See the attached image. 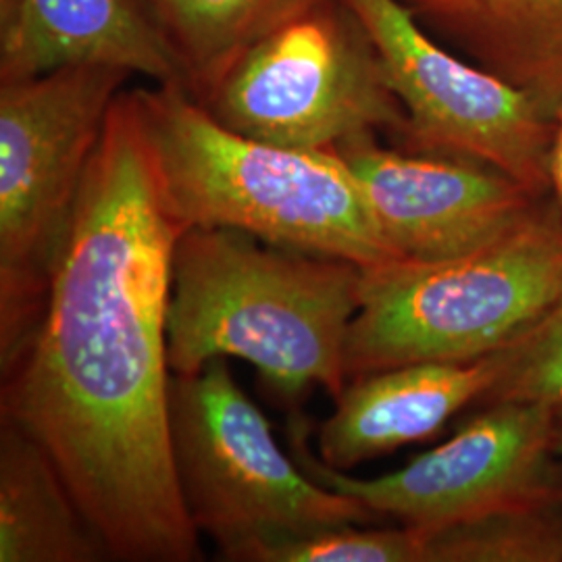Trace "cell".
I'll return each instance as SVG.
<instances>
[{"label": "cell", "mask_w": 562, "mask_h": 562, "mask_svg": "<svg viewBox=\"0 0 562 562\" xmlns=\"http://www.w3.org/2000/svg\"><path fill=\"white\" fill-rule=\"evenodd\" d=\"M180 65L190 97L306 0H136Z\"/></svg>", "instance_id": "9a60e30c"}, {"label": "cell", "mask_w": 562, "mask_h": 562, "mask_svg": "<svg viewBox=\"0 0 562 562\" xmlns=\"http://www.w3.org/2000/svg\"><path fill=\"white\" fill-rule=\"evenodd\" d=\"M373 42L422 153L482 162L533 194L550 190L557 121L496 74L454 57L404 0H344Z\"/></svg>", "instance_id": "9c48e42d"}, {"label": "cell", "mask_w": 562, "mask_h": 562, "mask_svg": "<svg viewBox=\"0 0 562 562\" xmlns=\"http://www.w3.org/2000/svg\"><path fill=\"white\" fill-rule=\"evenodd\" d=\"M498 375V352L469 362H406L359 375L344 387L336 411L319 429V457L348 471L429 440L462 408L483 402Z\"/></svg>", "instance_id": "8fae6325"}, {"label": "cell", "mask_w": 562, "mask_h": 562, "mask_svg": "<svg viewBox=\"0 0 562 562\" xmlns=\"http://www.w3.org/2000/svg\"><path fill=\"white\" fill-rule=\"evenodd\" d=\"M362 267L229 227H186L173 244L167 313L171 375L213 359L250 362L280 398L346 387V340Z\"/></svg>", "instance_id": "7a4b0ae2"}, {"label": "cell", "mask_w": 562, "mask_h": 562, "mask_svg": "<svg viewBox=\"0 0 562 562\" xmlns=\"http://www.w3.org/2000/svg\"><path fill=\"white\" fill-rule=\"evenodd\" d=\"M127 78L117 67L67 65L0 81V362L41 319L81 181Z\"/></svg>", "instance_id": "5b68a950"}, {"label": "cell", "mask_w": 562, "mask_h": 562, "mask_svg": "<svg viewBox=\"0 0 562 562\" xmlns=\"http://www.w3.org/2000/svg\"><path fill=\"white\" fill-rule=\"evenodd\" d=\"M557 411L531 402H485L446 442L398 471L355 477L322 461L308 446V423L290 419V454L329 490L364 504L378 517L438 529L485 515L559 501L552 482Z\"/></svg>", "instance_id": "ba28073f"}, {"label": "cell", "mask_w": 562, "mask_h": 562, "mask_svg": "<svg viewBox=\"0 0 562 562\" xmlns=\"http://www.w3.org/2000/svg\"><path fill=\"white\" fill-rule=\"evenodd\" d=\"M552 506L422 529L425 562H562V521Z\"/></svg>", "instance_id": "2e32d148"}, {"label": "cell", "mask_w": 562, "mask_h": 562, "mask_svg": "<svg viewBox=\"0 0 562 562\" xmlns=\"http://www.w3.org/2000/svg\"><path fill=\"white\" fill-rule=\"evenodd\" d=\"M240 562H425V542L411 525H341L250 548Z\"/></svg>", "instance_id": "e0dca14e"}, {"label": "cell", "mask_w": 562, "mask_h": 562, "mask_svg": "<svg viewBox=\"0 0 562 562\" xmlns=\"http://www.w3.org/2000/svg\"><path fill=\"white\" fill-rule=\"evenodd\" d=\"M192 99L232 132L299 150H334L406 125L380 55L344 0L302 2Z\"/></svg>", "instance_id": "52a82bcc"}, {"label": "cell", "mask_w": 562, "mask_h": 562, "mask_svg": "<svg viewBox=\"0 0 562 562\" xmlns=\"http://www.w3.org/2000/svg\"><path fill=\"white\" fill-rule=\"evenodd\" d=\"M550 190H554L559 206L562 209V115L557 120V132L550 153Z\"/></svg>", "instance_id": "d6986e66"}, {"label": "cell", "mask_w": 562, "mask_h": 562, "mask_svg": "<svg viewBox=\"0 0 562 562\" xmlns=\"http://www.w3.org/2000/svg\"><path fill=\"white\" fill-rule=\"evenodd\" d=\"M111 559L59 464L9 419L0 423V562Z\"/></svg>", "instance_id": "5bb4252c"}, {"label": "cell", "mask_w": 562, "mask_h": 562, "mask_svg": "<svg viewBox=\"0 0 562 562\" xmlns=\"http://www.w3.org/2000/svg\"><path fill=\"white\" fill-rule=\"evenodd\" d=\"M67 65L183 86L178 60L136 0H0V81Z\"/></svg>", "instance_id": "7c38bea8"}, {"label": "cell", "mask_w": 562, "mask_h": 562, "mask_svg": "<svg viewBox=\"0 0 562 562\" xmlns=\"http://www.w3.org/2000/svg\"><path fill=\"white\" fill-rule=\"evenodd\" d=\"M334 153L359 181L398 261L459 259L540 213L542 196L482 162L383 148L375 134L341 142Z\"/></svg>", "instance_id": "30bf717a"}, {"label": "cell", "mask_w": 562, "mask_h": 562, "mask_svg": "<svg viewBox=\"0 0 562 562\" xmlns=\"http://www.w3.org/2000/svg\"><path fill=\"white\" fill-rule=\"evenodd\" d=\"M425 27L562 115V0H404Z\"/></svg>", "instance_id": "4fadbf2b"}, {"label": "cell", "mask_w": 562, "mask_h": 562, "mask_svg": "<svg viewBox=\"0 0 562 562\" xmlns=\"http://www.w3.org/2000/svg\"><path fill=\"white\" fill-rule=\"evenodd\" d=\"M169 443L186 513L225 561L240 562L262 543L378 519L281 450L225 359L171 378Z\"/></svg>", "instance_id": "8992f818"}, {"label": "cell", "mask_w": 562, "mask_h": 562, "mask_svg": "<svg viewBox=\"0 0 562 562\" xmlns=\"http://www.w3.org/2000/svg\"><path fill=\"white\" fill-rule=\"evenodd\" d=\"M554 452L562 457V408L557 411V422H554Z\"/></svg>", "instance_id": "ffe728a7"}, {"label": "cell", "mask_w": 562, "mask_h": 562, "mask_svg": "<svg viewBox=\"0 0 562 562\" xmlns=\"http://www.w3.org/2000/svg\"><path fill=\"white\" fill-rule=\"evenodd\" d=\"M181 229L123 90L41 319L2 362L0 406L59 464L115 561H201L169 443L167 313Z\"/></svg>", "instance_id": "6da1fadb"}, {"label": "cell", "mask_w": 562, "mask_h": 562, "mask_svg": "<svg viewBox=\"0 0 562 562\" xmlns=\"http://www.w3.org/2000/svg\"><path fill=\"white\" fill-rule=\"evenodd\" d=\"M165 204L181 227H229L362 269L398 261L334 150L255 140L178 83L130 90Z\"/></svg>", "instance_id": "3957f363"}, {"label": "cell", "mask_w": 562, "mask_h": 562, "mask_svg": "<svg viewBox=\"0 0 562 562\" xmlns=\"http://www.w3.org/2000/svg\"><path fill=\"white\" fill-rule=\"evenodd\" d=\"M562 301V222L540 213L483 250L440 262L362 269L346 375L503 352Z\"/></svg>", "instance_id": "277c9868"}, {"label": "cell", "mask_w": 562, "mask_h": 562, "mask_svg": "<svg viewBox=\"0 0 562 562\" xmlns=\"http://www.w3.org/2000/svg\"><path fill=\"white\" fill-rule=\"evenodd\" d=\"M501 375L485 402H531L562 408V301L522 338L498 352Z\"/></svg>", "instance_id": "ac0fdd59"}]
</instances>
